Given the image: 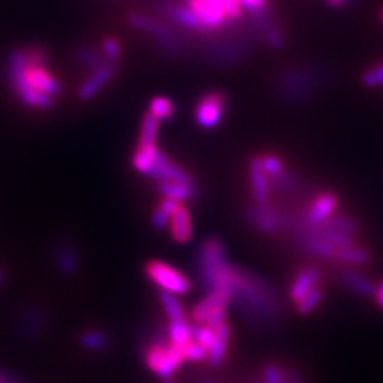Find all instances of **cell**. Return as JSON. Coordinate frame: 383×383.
I'll return each mask as SVG.
<instances>
[{
  "instance_id": "cell-9",
  "label": "cell",
  "mask_w": 383,
  "mask_h": 383,
  "mask_svg": "<svg viewBox=\"0 0 383 383\" xmlns=\"http://www.w3.org/2000/svg\"><path fill=\"white\" fill-rule=\"evenodd\" d=\"M117 76V63L106 60L101 65L90 72V76L79 88V98L84 102L94 99L106 90Z\"/></svg>"
},
{
  "instance_id": "cell-35",
  "label": "cell",
  "mask_w": 383,
  "mask_h": 383,
  "mask_svg": "<svg viewBox=\"0 0 383 383\" xmlns=\"http://www.w3.org/2000/svg\"><path fill=\"white\" fill-rule=\"evenodd\" d=\"M261 383H286L283 368L275 364H270L263 369Z\"/></svg>"
},
{
  "instance_id": "cell-15",
  "label": "cell",
  "mask_w": 383,
  "mask_h": 383,
  "mask_svg": "<svg viewBox=\"0 0 383 383\" xmlns=\"http://www.w3.org/2000/svg\"><path fill=\"white\" fill-rule=\"evenodd\" d=\"M321 272L317 267H305L297 272L294 282L290 287V298L293 302L302 300L309 291L318 287Z\"/></svg>"
},
{
  "instance_id": "cell-34",
  "label": "cell",
  "mask_w": 383,
  "mask_h": 383,
  "mask_svg": "<svg viewBox=\"0 0 383 383\" xmlns=\"http://www.w3.org/2000/svg\"><path fill=\"white\" fill-rule=\"evenodd\" d=\"M184 352H185L186 361H190V362L207 361V351L196 341H190L189 343H186L184 346Z\"/></svg>"
},
{
  "instance_id": "cell-8",
  "label": "cell",
  "mask_w": 383,
  "mask_h": 383,
  "mask_svg": "<svg viewBox=\"0 0 383 383\" xmlns=\"http://www.w3.org/2000/svg\"><path fill=\"white\" fill-rule=\"evenodd\" d=\"M207 31L225 27L229 22L223 0H185Z\"/></svg>"
},
{
  "instance_id": "cell-5",
  "label": "cell",
  "mask_w": 383,
  "mask_h": 383,
  "mask_svg": "<svg viewBox=\"0 0 383 383\" xmlns=\"http://www.w3.org/2000/svg\"><path fill=\"white\" fill-rule=\"evenodd\" d=\"M128 24L139 31H144L158 43V46L169 53H178L182 47L181 40L166 23L158 19L145 16L142 13H131L128 16Z\"/></svg>"
},
{
  "instance_id": "cell-19",
  "label": "cell",
  "mask_w": 383,
  "mask_h": 383,
  "mask_svg": "<svg viewBox=\"0 0 383 383\" xmlns=\"http://www.w3.org/2000/svg\"><path fill=\"white\" fill-rule=\"evenodd\" d=\"M80 345L87 351L104 352L111 348V336L102 329H87L80 335Z\"/></svg>"
},
{
  "instance_id": "cell-42",
  "label": "cell",
  "mask_w": 383,
  "mask_h": 383,
  "mask_svg": "<svg viewBox=\"0 0 383 383\" xmlns=\"http://www.w3.org/2000/svg\"><path fill=\"white\" fill-rule=\"evenodd\" d=\"M5 278H6L5 271H3V268H2V267H0V287H2V286L5 284Z\"/></svg>"
},
{
  "instance_id": "cell-43",
  "label": "cell",
  "mask_w": 383,
  "mask_h": 383,
  "mask_svg": "<svg viewBox=\"0 0 383 383\" xmlns=\"http://www.w3.org/2000/svg\"><path fill=\"white\" fill-rule=\"evenodd\" d=\"M196 383H212L211 380H200V382H196Z\"/></svg>"
},
{
  "instance_id": "cell-6",
  "label": "cell",
  "mask_w": 383,
  "mask_h": 383,
  "mask_svg": "<svg viewBox=\"0 0 383 383\" xmlns=\"http://www.w3.org/2000/svg\"><path fill=\"white\" fill-rule=\"evenodd\" d=\"M199 266L203 284L209 290H213L219 282V278L229 267V264L226 263L223 245L218 238H211L204 243L200 253Z\"/></svg>"
},
{
  "instance_id": "cell-23",
  "label": "cell",
  "mask_w": 383,
  "mask_h": 383,
  "mask_svg": "<svg viewBox=\"0 0 383 383\" xmlns=\"http://www.w3.org/2000/svg\"><path fill=\"white\" fill-rule=\"evenodd\" d=\"M252 218L254 220V223L267 233H272L275 231L278 227L282 226V220L278 218V215L272 211V209L260 204L257 209H254Z\"/></svg>"
},
{
  "instance_id": "cell-27",
  "label": "cell",
  "mask_w": 383,
  "mask_h": 383,
  "mask_svg": "<svg viewBox=\"0 0 383 383\" xmlns=\"http://www.w3.org/2000/svg\"><path fill=\"white\" fill-rule=\"evenodd\" d=\"M159 122L161 121L151 113L144 117L138 145H156L159 135Z\"/></svg>"
},
{
  "instance_id": "cell-1",
  "label": "cell",
  "mask_w": 383,
  "mask_h": 383,
  "mask_svg": "<svg viewBox=\"0 0 383 383\" xmlns=\"http://www.w3.org/2000/svg\"><path fill=\"white\" fill-rule=\"evenodd\" d=\"M49 54L44 47L15 49L6 61V76L13 94L24 107L47 111L63 92V84L47 68Z\"/></svg>"
},
{
  "instance_id": "cell-40",
  "label": "cell",
  "mask_w": 383,
  "mask_h": 383,
  "mask_svg": "<svg viewBox=\"0 0 383 383\" xmlns=\"http://www.w3.org/2000/svg\"><path fill=\"white\" fill-rule=\"evenodd\" d=\"M0 383H22L17 377H13L12 375L0 372Z\"/></svg>"
},
{
  "instance_id": "cell-17",
  "label": "cell",
  "mask_w": 383,
  "mask_h": 383,
  "mask_svg": "<svg viewBox=\"0 0 383 383\" xmlns=\"http://www.w3.org/2000/svg\"><path fill=\"white\" fill-rule=\"evenodd\" d=\"M250 182L256 202L259 204H266L270 197V185L268 177L261 163V158H253L250 162Z\"/></svg>"
},
{
  "instance_id": "cell-44",
  "label": "cell",
  "mask_w": 383,
  "mask_h": 383,
  "mask_svg": "<svg viewBox=\"0 0 383 383\" xmlns=\"http://www.w3.org/2000/svg\"><path fill=\"white\" fill-rule=\"evenodd\" d=\"M163 383H173L170 379H163Z\"/></svg>"
},
{
  "instance_id": "cell-18",
  "label": "cell",
  "mask_w": 383,
  "mask_h": 383,
  "mask_svg": "<svg viewBox=\"0 0 383 383\" xmlns=\"http://www.w3.org/2000/svg\"><path fill=\"white\" fill-rule=\"evenodd\" d=\"M170 233L178 243H188L192 238V216L185 206H179L178 211L170 218Z\"/></svg>"
},
{
  "instance_id": "cell-25",
  "label": "cell",
  "mask_w": 383,
  "mask_h": 383,
  "mask_svg": "<svg viewBox=\"0 0 383 383\" xmlns=\"http://www.w3.org/2000/svg\"><path fill=\"white\" fill-rule=\"evenodd\" d=\"M159 298H161V304L163 307L165 314L170 323L186 320L184 305L179 301L178 295L172 294V293H166V291H161Z\"/></svg>"
},
{
  "instance_id": "cell-7",
  "label": "cell",
  "mask_w": 383,
  "mask_h": 383,
  "mask_svg": "<svg viewBox=\"0 0 383 383\" xmlns=\"http://www.w3.org/2000/svg\"><path fill=\"white\" fill-rule=\"evenodd\" d=\"M51 259L56 270L64 277H74L80 271L81 256L77 243L68 237H60L54 241Z\"/></svg>"
},
{
  "instance_id": "cell-12",
  "label": "cell",
  "mask_w": 383,
  "mask_h": 383,
  "mask_svg": "<svg viewBox=\"0 0 383 383\" xmlns=\"http://www.w3.org/2000/svg\"><path fill=\"white\" fill-rule=\"evenodd\" d=\"M148 177L155 179L156 182L169 181V182H182V184L195 185L193 178L189 175V173L186 170H184L181 166H178L175 162L170 161L159 149L155 154L154 166H152Z\"/></svg>"
},
{
  "instance_id": "cell-33",
  "label": "cell",
  "mask_w": 383,
  "mask_h": 383,
  "mask_svg": "<svg viewBox=\"0 0 383 383\" xmlns=\"http://www.w3.org/2000/svg\"><path fill=\"white\" fill-rule=\"evenodd\" d=\"M362 81L369 88L382 87L383 85V63H379V64L370 67L369 70H366L364 77H362Z\"/></svg>"
},
{
  "instance_id": "cell-41",
  "label": "cell",
  "mask_w": 383,
  "mask_h": 383,
  "mask_svg": "<svg viewBox=\"0 0 383 383\" xmlns=\"http://www.w3.org/2000/svg\"><path fill=\"white\" fill-rule=\"evenodd\" d=\"M327 2L331 5V6H335V8H341L343 6L348 0H327Z\"/></svg>"
},
{
  "instance_id": "cell-22",
  "label": "cell",
  "mask_w": 383,
  "mask_h": 383,
  "mask_svg": "<svg viewBox=\"0 0 383 383\" xmlns=\"http://www.w3.org/2000/svg\"><path fill=\"white\" fill-rule=\"evenodd\" d=\"M334 259L345 264H366L370 261V253L364 247L350 245V246L338 247L335 250Z\"/></svg>"
},
{
  "instance_id": "cell-3",
  "label": "cell",
  "mask_w": 383,
  "mask_h": 383,
  "mask_svg": "<svg viewBox=\"0 0 383 383\" xmlns=\"http://www.w3.org/2000/svg\"><path fill=\"white\" fill-rule=\"evenodd\" d=\"M230 300L227 291L211 290V293L193 307L190 318L196 324H206L213 328L223 325L227 321V305Z\"/></svg>"
},
{
  "instance_id": "cell-45",
  "label": "cell",
  "mask_w": 383,
  "mask_h": 383,
  "mask_svg": "<svg viewBox=\"0 0 383 383\" xmlns=\"http://www.w3.org/2000/svg\"><path fill=\"white\" fill-rule=\"evenodd\" d=\"M382 19H383V10H382Z\"/></svg>"
},
{
  "instance_id": "cell-14",
  "label": "cell",
  "mask_w": 383,
  "mask_h": 383,
  "mask_svg": "<svg viewBox=\"0 0 383 383\" xmlns=\"http://www.w3.org/2000/svg\"><path fill=\"white\" fill-rule=\"evenodd\" d=\"M47 324V314L46 309L38 305L24 307L16 318V328L23 335L34 336L44 331Z\"/></svg>"
},
{
  "instance_id": "cell-10",
  "label": "cell",
  "mask_w": 383,
  "mask_h": 383,
  "mask_svg": "<svg viewBox=\"0 0 383 383\" xmlns=\"http://www.w3.org/2000/svg\"><path fill=\"white\" fill-rule=\"evenodd\" d=\"M227 98L223 92L212 91L204 94L196 107V121L202 128H215L226 113Z\"/></svg>"
},
{
  "instance_id": "cell-13",
  "label": "cell",
  "mask_w": 383,
  "mask_h": 383,
  "mask_svg": "<svg viewBox=\"0 0 383 383\" xmlns=\"http://www.w3.org/2000/svg\"><path fill=\"white\" fill-rule=\"evenodd\" d=\"M339 206V199L335 193L324 192L311 203L307 212V223L311 226H321L328 222Z\"/></svg>"
},
{
  "instance_id": "cell-11",
  "label": "cell",
  "mask_w": 383,
  "mask_h": 383,
  "mask_svg": "<svg viewBox=\"0 0 383 383\" xmlns=\"http://www.w3.org/2000/svg\"><path fill=\"white\" fill-rule=\"evenodd\" d=\"M158 10L163 16L170 19V22H173L184 28L207 33L204 26L200 23V20L189 9V6L186 3H181V2H178V0H159Z\"/></svg>"
},
{
  "instance_id": "cell-2",
  "label": "cell",
  "mask_w": 383,
  "mask_h": 383,
  "mask_svg": "<svg viewBox=\"0 0 383 383\" xmlns=\"http://www.w3.org/2000/svg\"><path fill=\"white\" fill-rule=\"evenodd\" d=\"M185 361L184 346L172 343L169 339L151 343L145 352L147 366L162 379L175 375Z\"/></svg>"
},
{
  "instance_id": "cell-37",
  "label": "cell",
  "mask_w": 383,
  "mask_h": 383,
  "mask_svg": "<svg viewBox=\"0 0 383 383\" xmlns=\"http://www.w3.org/2000/svg\"><path fill=\"white\" fill-rule=\"evenodd\" d=\"M240 3L243 9H247L250 13H257L270 8L268 0H240Z\"/></svg>"
},
{
  "instance_id": "cell-32",
  "label": "cell",
  "mask_w": 383,
  "mask_h": 383,
  "mask_svg": "<svg viewBox=\"0 0 383 383\" xmlns=\"http://www.w3.org/2000/svg\"><path fill=\"white\" fill-rule=\"evenodd\" d=\"M193 341H196L199 345H202L204 350L209 352L211 346L215 341V328L209 327L206 324H199L197 327H193Z\"/></svg>"
},
{
  "instance_id": "cell-16",
  "label": "cell",
  "mask_w": 383,
  "mask_h": 383,
  "mask_svg": "<svg viewBox=\"0 0 383 383\" xmlns=\"http://www.w3.org/2000/svg\"><path fill=\"white\" fill-rule=\"evenodd\" d=\"M231 338V329L226 324L219 325L215 328V341L207 352V362L211 366H220L226 359L229 343Z\"/></svg>"
},
{
  "instance_id": "cell-38",
  "label": "cell",
  "mask_w": 383,
  "mask_h": 383,
  "mask_svg": "<svg viewBox=\"0 0 383 383\" xmlns=\"http://www.w3.org/2000/svg\"><path fill=\"white\" fill-rule=\"evenodd\" d=\"M283 373H284V382L286 383H305L302 376L293 368H284L283 366Z\"/></svg>"
},
{
  "instance_id": "cell-39",
  "label": "cell",
  "mask_w": 383,
  "mask_h": 383,
  "mask_svg": "<svg viewBox=\"0 0 383 383\" xmlns=\"http://www.w3.org/2000/svg\"><path fill=\"white\" fill-rule=\"evenodd\" d=\"M375 300H376L377 307L383 308V282L375 290Z\"/></svg>"
},
{
  "instance_id": "cell-4",
  "label": "cell",
  "mask_w": 383,
  "mask_h": 383,
  "mask_svg": "<svg viewBox=\"0 0 383 383\" xmlns=\"http://www.w3.org/2000/svg\"><path fill=\"white\" fill-rule=\"evenodd\" d=\"M145 272L149 280L161 288V291L172 293L175 295H185L192 290V283L189 278L163 261L152 260L147 263Z\"/></svg>"
},
{
  "instance_id": "cell-29",
  "label": "cell",
  "mask_w": 383,
  "mask_h": 383,
  "mask_svg": "<svg viewBox=\"0 0 383 383\" xmlns=\"http://www.w3.org/2000/svg\"><path fill=\"white\" fill-rule=\"evenodd\" d=\"M323 298H324V294L317 287L312 291H309L302 300H300L297 302V311L301 316H308L312 311H316L320 307V304L323 302Z\"/></svg>"
},
{
  "instance_id": "cell-21",
  "label": "cell",
  "mask_w": 383,
  "mask_h": 383,
  "mask_svg": "<svg viewBox=\"0 0 383 383\" xmlns=\"http://www.w3.org/2000/svg\"><path fill=\"white\" fill-rule=\"evenodd\" d=\"M342 280L343 283L350 287L352 291H355L359 295L364 297H372L375 295V284L369 280L368 277L355 272V271H343L342 272Z\"/></svg>"
},
{
  "instance_id": "cell-20",
  "label": "cell",
  "mask_w": 383,
  "mask_h": 383,
  "mask_svg": "<svg viewBox=\"0 0 383 383\" xmlns=\"http://www.w3.org/2000/svg\"><path fill=\"white\" fill-rule=\"evenodd\" d=\"M158 190L163 197L173 199L179 203L186 202L195 196V185L182 182H158Z\"/></svg>"
},
{
  "instance_id": "cell-28",
  "label": "cell",
  "mask_w": 383,
  "mask_h": 383,
  "mask_svg": "<svg viewBox=\"0 0 383 383\" xmlns=\"http://www.w3.org/2000/svg\"><path fill=\"white\" fill-rule=\"evenodd\" d=\"M149 113L154 114L159 121L169 120L175 114V106L166 97H155L149 104Z\"/></svg>"
},
{
  "instance_id": "cell-30",
  "label": "cell",
  "mask_w": 383,
  "mask_h": 383,
  "mask_svg": "<svg viewBox=\"0 0 383 383\" xmlns=\"http://www.w3.org/2000/svg\"><path fill=\"white\" fill-rule=\"evenodd\" d=\"M101 53L108 61L118 63L122 57V44L117 38L107 36V38H104V40L101 43Z\"/></svg>"
},
{
  "instance_id": "cell-26",
  "label": "cell",
  "mask_w": 383,
  "mask_h": 383,
  "mask_svg": "<svg viewBox=\"0 0 383 383\" xmlns=\"http://www.w3.org/2000/svg\"><path fill=\"white\" fill-rule=\"evenodd\" d=\"M77 60L81 67L88 70V73L94 68L101 65L107 58L101 53V49H97L91 44H81L77 49Z\"/></svg>"
},
{
  "instance_id": "cell-31",
  "label": "cell",
  "mask_w": 383,
  "mask_h": 383,
  "mask_svg": "<svg viewBox=\"0 0 383 383\" xmlns=\"http://www.w3.org/2000/svg\"><path fill=\"white\" fill-rule=\"evenodd\" d=\"M261 163H263V168L267 173V177L270 178H282L284 177V172H286V168L283 165V161L275 156V155H264L261 158Z\"/></svg>"
},
{
  "instance_id": "cell-24",
  "label": "cell",
  "mask_w": 383,
  "mask_h": 383,
  "mask_svg": "<svg viewBox=\"0 0 383 383\" xmlns=\"http://www.w3.org/2000/svg\"><path fill=\"white\" fill-rule=\"evenodd\" d=\"M168 339L178 346H185L190 341H193V327L188 320L173 321L168 328Z\"/></svg>"
},
{
  "instance_id": "cell-36",
  "label": "cell",
  "mask_w": 383,
  "mask_h": 383,
  "mask_svg": "<svg viewBox=\"0 0 383 383\" xmlns=\"http://www.w3.org/2000/svg\"><path fill=\"white\" fill-rule=\"evenodd\" d=\"M170 218L172 216L166 211H163V209L161 206H158L155 209V211H154V213H152V225H154L155 229L163 230V229H166L169 226Z\"/></svg>"
}]
</instances>
